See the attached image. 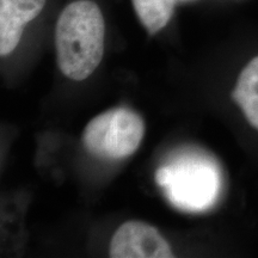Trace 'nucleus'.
<instances>
[{"label":"nucleus","mask_w":258,"mask_h":258,"mask_svg":"<svg viewBox=\"0 0 258 258\" xmlns=\"http://www.w3.org/2000/svg\"><path fill=\"white\" fill-rule=\"evenodd\" d=\"M112 258H171L170 245L156 227L143 221L122 224L110 241Z\"/></svg>","instance_id":"20e7f679"},{"label":"nucleus","mask_w":258,"mask_h":258,"mask_svg":"<svg viewBox=\"0 0 258 258\" xmlns=\"http://www.w3.org/2000/svg\"><path fill=\"white\" fill-rule=\"evenodd\" d=\"M232 98L247 122L258 131V55L251 59L240 72Z\"/></svg>","instance_id":"423d86ee"},{"label":"nucleus","mask_w":258,"mask_h":258,"mask_svg":"<svg viewBox=\"0 0 258 258\" xmlns=\"http://www.w3.org/2000/svg\"><path fill=\"white\" fill-rule=\"evenodd\" d=\"M105 23L91 0H77L62 10L55 27L59 69L67 78L82 82L98 67L104 53Z\"/></svg>","instance_id":"f257e3e1"},{"label":"nucleus","mask_w":258,"mask_h":258,"mask_svg":"<svg viewBox=\"0 0 258 258\" xmlns=\"http://www.w3.org/2000/svg\"><path fill=\"white\" fill-rule=\"evenodd\" d=\"M47 0H0V55L17 48L24 27L35 19Z\"/></svg>","instance_id":"39448f33"},{"label":"nucleus","mask_w":258,"mask_h":258,"mask_svg":"<svg viewBox=\"0 0 258 258\" xmlns=\"http://www.w3.org/2000/svg\"><path fill=\"white\" fill-rule=\"evenodd\" d=\"M157 184L165 189L173 206L189 212L211 208L220 191V173L212 161L186 159L161 166L156 172Z\"/></svg>","instance_id":"f03ea898"},{"label":"nucleus","mask_w":258,"mask_h":258,"mask_svg":"<svg viewBox=\"0 0 258 258\" xmlns=\"http://www.w3.org/2000/svg\"><path fill=\"white\" fill-rule=\"evenodd\" d=\"M138 18L150 34L165 28L175 10L176 0H132Z\"/></svg>","instance_id":"0eeeda50"},{"label":"nucleus","mask_w":258,"mask_h":258,"mask_svg":"<svg viewBox=\"0 0 258 258\" xmlns=\"http://www.w3.org/2000/svg\"><path fill=\"white\" fill-rule=\"evenodd\" d=\"M145 135V122L138 112L115 108L93 117L83 133V144L95 156L122 159L132 156Z\"/></svg>","instance_id":"7ed1b4c3"}]
</instances>
